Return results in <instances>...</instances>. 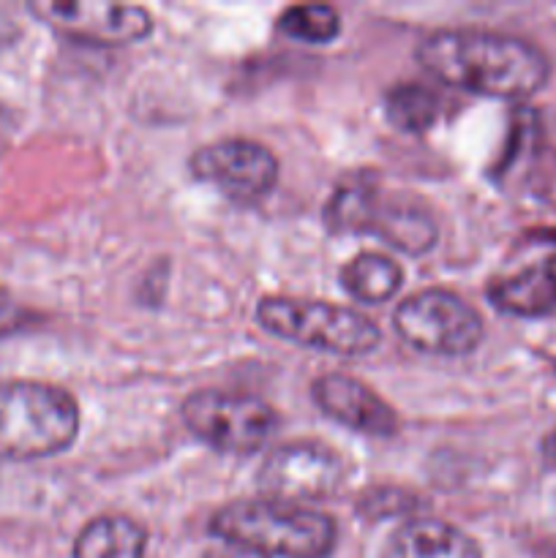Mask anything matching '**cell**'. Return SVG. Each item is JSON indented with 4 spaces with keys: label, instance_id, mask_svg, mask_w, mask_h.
Returning a JSON list of instances; mask_svg holds the SVG:
<instances>
[{
    "label": "cell",
    "instance_id": "1",
    "mask_svg": "<svg viewBox=\"0 0 556 558\" xmlns=\"http://www.w3.org/2000/svg\"><path fill=\"white\" fill-rule=\"evenodd\" d=\"M418 60L445 85L505 101L532 98L551 74L548 58L534 44L474 27L431 33L420 41Z\"/></svg>",
    "mask_w": 556,
    "mask_h": 558
},
{
    "label": "cell",
    "instance_id": "2",
    "mask_svg": "<svg viewBox=\"0 0 556 558\" xmlns=\"http://www.w3.org/2000/svg\"><path fill=\"white\" fill-rule=\"evenodd\" d=\"M210 532L267 558H327L338 539L330 515L276 499L232 501L213 515Z\"/></svg>",
    "mask_w": 556,
    "mask_h": 558
},
{
    "label": "cell",
    "instance_id": "3",
    "mask_svg": "<svg viewBox=\"0 0 556 558\" xmlns=\"http://www.w3.org/2000/svg\"><path fill=\"white\" fill-rule=\"evenodd\" d=\"M80 434V407L63 387L0 381V461H36L69 450Z\"/></svg>",
    "mask_w": 556,
    "mask_h": 558
},
{
    "label": "cell",
    "instance_id": "4",
    "mask_svg": "<svg viewBox=\"0 0 556 558\" xmlns=\"http://www.w3.org/2000/svg\"><path fill=\"white\" fill-rule=\"evenodd\" d=\"M262 330L316 352L360 357L379 347V327L352 308L314 300L265 298L256 305Z\"/></svg>",
    "mask_w": 556,
    "mask_h": 558
},
{
    "label": "cell",
    "instance_id": "5",
    "mask_svg": "<svg viewBox=\"0 0 556 558\" xmlns=\"http://www.w3.org/2000/svg\"><path fill=\"white\" fill-rule=\"evenodd\" d=\"M327 223L341 232H368L382 243L420 256L434 248L436 221L412 196H385L368 183L343 185L327 205Z\"/></svg>",
    "mask_w": 556,
    "mask_h": 558
},
{
    "label": "cell",
    "instance_id": "6",
    "mask_svg": "<svg viewBox=\"0 0 556 558\" xmlns=\"http://www.w3.org/2000/svg\"><path fill=\"white\" fill-rule=\"evenodd\" d=\"M183 423L202 445L227 456L259 452L276 434L278 417L265 401L240 392L202 390L185 398Z\"/></svg>",
    "mask_w": 556,
    "mask_h": 558
},
{
    "label": "cell",
    "instance_id": "7",
    "mask_svg": "<svg viewBox=\"0 0 556 558\" xmlns=\"http://www.w3.org/2000/svg\"><path fill=\"white\" fill-rule=\"evenodd\" d=\"M401 341L425 354L461 357L483 341V319L478 311L447 289H423L403 300L392 316Z\"/></svg>",
    "mask_w": 556,
    "mask_h": 558
},
{
    "label": "cell",
    "instance_id": "8",
    "mask_svg": "<svg viewBox=\"0 0 556 558\" xmlns=\"http://www.w3.org/2000/svg\"><path fill=\"white\" fill-rule=\"evenodd\" d=\"M341 456L319 441H289L273 450L256 474L265 499L300 505V501L330 499L343 485Z\"/></svg>",
    "mask_w": 556,
    "mask_h": 558
},
{
    "label": "cell",
    "instance_id": "9",
    "mask_svg": "<svg viewBox=\"0 0 556 558\" xmlns=\"http://www.w3.org/2000/svg\"><path fill=\"white\" fill-rule=\"evenodd\" d=\"M191 174L234 202H256L278 183V161L251 140H221L200 147L189 161Z\"/></svg>",
    "mask_w": 556,
    "mask_h": 558
},
{
    "label": "cell",
    "instance_id": "10",
    "mask_svg": "<svg viewBox=\"0 0 556 558\" xmlns=\"http://www.w3.org/2000/svg\"><path fill=\"white\" fill-rule=\"evenodd\" d=\"M31 11L63 36L98 47L140 41L153 31L150 14L140 5L101 0H38L31 3Z\"/></svg>",
    "mask_w": 556,
    "mask_h": 558
},
{
    "label": "cell",
    "instance_id": "11",
    "mask_svg": "<svg viewBox=\"0 0 556 558\" xmlns=\"http://www.w3.org/2000/svg\"><path fill=\"white\" fill-rule=\"evenodd\" d=\"M311 398L316 407L336 423L347 425L349 430L374 436V439H390L398 430V414L387 407L371 387L343 374L319 376L311 387Z\"/></svg>",
    "mask_w": 556,
    "mask_h": 558
},
{
    "label": "cell",
    "instance_id": "12",
    "mask_svg": "<svg viewBox=\"0 0 556 558\" xmlns=\"http://www.w3.org/2000/svg\"><path fill=\"white\" fill-rule=\"evenodd\" d=\"M488 300L501 314L540 319L556 314V256L499 278L488 287Z\"/></svg>",
    "mask_w": 556,
    "mask_h": 558
},
{
    "label": "cell",
    "instance_id": "13",
    "mask_svg": "<svg viewBox=\"0 0 556 558\" xmlns=\"http://www.w3.org/2000/svg\"><path fill=\"white\" fill-rule=\"evenodd\" d=\"M382 558H483V550L445 521H409L390 534Z\"/></svg>",
    "mask_w": 556,
    "mask_h": 558
},
{
    "label": "cell",
    "instance_id": "14",
    "mask_svg": "<svg viewBox=\"0 0 556 558\" xmlns=\"http://www.w3.org/2000/svg\"><path fill=\"white\" fill-rule=\"evenodd\" d=\"M147 532L125 515L87 523L74 543V558H145Z\"/></svg>",
    "mask_w": 556,
    "mask_h": 558
},
{
    "label": "cell",
    "instance_id": "15",
    "mask_svg": "<svg viewBox=\"0 0 556 558\" xmlns=\"http://www.w3.org/2000/svg\"><path fill=\"white\" fill-rule=\"evenodd\" d=\"M403 283V270L398 262L385 254H360L341 270V287L349 298L365 305H379L396 298Z\"/></svg>",
    "mask_w": 556,
    "mask_h": 558
},
{
    "label": "cell",
    "instance_id": "16",
    "mask_svg": "<svg viewBox=\"0 0 556 558\" xmlns=\"http://www.w3.org/2000/svg\"><path fill=\"white\" fill-rule=\"evenodd\" d=\"M385 118L403 134H423L439 118V98L423 85H398L385 96Z\"/></svg>",
    "mask_w": 556,
    "mask_h": 558
},
{
    "label": "cell",
    "instance_id": "17",
    "mask_svg": "<svg viewBox=\"0 0 556 558\" xmlns=\"http://www.w3.org/2000/svg\"><path fill=\"white\" fill-rule=\"evenodd\" d=\"M281 33L305 44H327L341 33V16L333 5H292L278 20Z\"/></svg>",
    "mask_w": 556,
    "mask_h": 558
},
{
    "label": "cell",
    "instance_id": "18",
    "mask_svg": "<svg viewBox=\"0 0 556 558\" xmlns=\"http://www.w3.org/2000/svg\"><path fill=\"white\" fill-rule=\"evenodd\" d=\"M27 319H31V314H27V311L22 308V305L16 303L3 287H0V338L22 330V327L27 325Z\"/></svg>",
    "mask_w": 556,
    "mask_h": 558
},
{
    "label": "cell",
    "instance_id": "19",
    "mask_svg": "<svg viewBox=\"0 0 556 558\" xmlns=\"http://www.w3.org/2000/svg\"><path fill=\"white\" fill-rule=\"evenodd\" d=\"M202 558H267V556L256 554V550H251V548H243V545L223 543V545H216V548L207 550Z\"/></svg>",
    "mask_w": 556,
    "mask_h": 558
},
{
    "label": "cell",
    "instance_id": "20",
    "mask_svg": "<svg viewBox=\"0 0 556 558\" xmlns=\"http://www.w3.org/2000/svg\"><path fill=\"white\" fill-rule=\"evenodd\" d=\"M543 456H545V461L554 463L556 466V430L554 434H548V439L543 441Z\"/></svg>",
    "mask_w": 556,
    "mask_h": 558
}]
</instances>
